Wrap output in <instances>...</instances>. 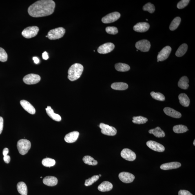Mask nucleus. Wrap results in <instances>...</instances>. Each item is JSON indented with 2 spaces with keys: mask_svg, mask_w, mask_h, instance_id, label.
Wrapping results in <instances>:
<instances>
[{
  "mask_svg": "<svg viewBox=\"0 0 195 195\" xmlns=\"http://www.w3.org/2000/svg\"><path fill=\"white\" fill-rule=\"evenodd\" d=\"M55 7V3L52 0H41L31 5L28 9V12L33 17H44L52 14Z\"/></svg>",
  "mask_w": 195,
  "mask_h": 195,
  "instance_id": "f257e3e1",
  "label": "nucleus"
},
{
  "mask_svg": "<svg viewBox=\"0 0 195 195\" xmlns=\"http://www.w3.org/2000/svg\"><path fill=\"white\" fill-rule=\"evenodd\" d=\"M83 70V65L79 63L73 64L68 71V78L71 81H75L80 78Z\"/></svg>",
  "mask_w": 195,
  "mask_h": 195,
  "instance_id": "f03ea898",
  "label": "nucleus"
},
{
  "mask_svg": "<svg viewBox=\"0 0 195 195\" xmlns=\"http://www.w3.org/2000/svg\"><path fill=\"white\" fill-rule=\"evenodd\" d=\"M17 148L19 153L22 155H24L28 153L31 148V143L26 139H21L18 141Z\"/></svg>",
  "mask_w": 195,
  "mask_h": 195,
  "instance_id": "7ed1b4c3",
  "label": "nucleus"
},
{
  "mask_svg": "<svg viewBox=\"0 0 195 195\" xmlns=\"http://www.w3.org/2000/svg\"><path fill=\"white\" fill-rule=\"evenodd\" d=\"M65 30L63 27H59L49 31L47 37L50 40L61 39L64 35Z\"/></svg>",
  "mask_w": 195,
  "mask_h": 195,
  "instance_id": "20e7f679",
  "label": "nucleus"
},
{
  "mask_svg": "<svg viewBox=\"0 0 195 195\" xmlns=\"http://www.w3.org/2000/svg\"><path fill=\"white\" fill-rule=\"evenodd\" d=\"M39 27L36 26H32L27 27L22 32V35L26 39H31L35 37L39 32Z\"/></svg>",
  "mask_w": 195,
  "mask_h": 195,
  "instance_id": "39448f33",
  "label": "nucleus"
},
{
  "mask_svg": "<svg viewBox=\"0 0 195 195\" xmlns=\"http://www.w3.org/2000/svg\"><path fill=\"white\" fill-rule=\"evenodd\" d=\"M99 127L101 129L102 134L105 135L114 136L117 134V130L115 127L101 123L100 124Z\"/></svg>",
  "mask_w": 195,
  "mask_h": 195,
  "instance_id": "423d86ee",
  "label": "nucleus"
},
{
  "mask_svg": "<svg viewBox=\"0 0 195 195\" xmlns=\"http://www.w3.org/2000/svg\"><path fill=\"white\" fill-rule=\"evenodd\" d=\"M41 80L40 76L37 74H30L25 76L23 80L27 84H35L39 82Z\"/></svg>",
  "mask_w": 195,
  "mask_h": 195,
  "instance_id": "0eeeda50",
  "label": "nucleus"
},
{
  "mask_svg": "<svg viewBox=\"0 0 195 195\" xmlns=\"http://www.w3.org/2000/svg\"><path fill=\"white\" fill-rule=\"evenodd\" d=\"M120 16V14L118 12L111 13L102 18V21L105 24L113 23L119 19Z\"/></svg>",
  "mask_w": 195,
  "mask_h": 195,
  "instance_id": "6e6552de",
  "label": "nucleus"
},
{
  "mask_svg": "<svg viewBox=\"0 0 195 195\" xmlns=\"http://www.w3.org/2000/svg\"><path fill=\"white\" fill-rule=\"evenodd\" d=\"M135 46L138 50L142 52H149L151 44L150 42L146 39H143L137 42Z\"/></svg>",
  "mask_w": 195,
  "mask_h": 195,
  "instance_id": "1a4fd4ad",
  "label": "nucleus"
},
{
  "mask_svg": "<svg viewBox=\"0 0 195 195\" xmlns=\"http://www.w3.org/2000/svg\"><path fill=\"white\" fill-rule=\"evenodd\" d=\"M121 156L126 160L129 161H133L136 159V156L135 153L130 149H124L121 152Z\"/></svg>",
  "mask_w": 195,
  "mask_h": 195,
  "instance_id": "9d476101",
  "label": "nucleus"
},
{
  "mask_svg": "<svg viewBox=\"0 0 195 195\" xmlns=\"http://www.w3.org/2000/svg\"><path fill=\"white\" fill-rule=\"evenodd\" d=\"M172 49L169 46H165L162 49L157 56V61H163L167 59L170 55Z\"/></svg>",
  "mask_w": 195,
  "mask_h": 195,
  "instance_id": "9b49d317",
  "label": "nucleus"
},
{
  "mask_svg": "<svg viewBox=\"0 0 195 195\" xmlns=\"http://www.w3.org/2000/svg\"><path fill=\"white\" fill-rule=\"evenodd\" d=\"M115 48L113 43H107L100 46L98 49V52L101 54H106L112 52Z\"/></svg>",
  "mask_w": 195,
  "mask_h": 195,
  "instance_id": "f8f14e48",
  "label": "nucleus"
},
{
  "mask_svg": "<svg viewBox=\"0 0 195 195\" xmlns=\"http://www.w3.org/2000/svg\"><path fill=\"white\" fill-rule=\"evenodd\" d=\"M118 178L123 183H130L134 181L135 176L131 173L124 172L120 173L118 175Z\"/></svg>",
  "mask_w": 195,
  "mask_h": 195,
  "instance_id": "ddd939ff",
  "label": "nucleus"
},
{
  "mask_svg": "<svg viewBox=\"0 0 195 195\" xmlns=\"http://www.w3.org/2000/svg\"><path fill=\"white\" fill-rule=\"evenodd\" d=\"M147 146L152 150L159 152H163L165 150V147L163 145L153 141H149L146 143Z\"/></svg>",
  "mask_w": 195,
  "mask_h": 195,
  "instance_id": "4468645a",
  "label": "nucleus"
},
{
  "mask_svg": "<svg viewBox=\"0 0 195 195\" xmlns=\"http://www.w3.org/2000/svg\"><path fill=\"white\" fill-rule=\"evenodd\" d=\"M150 28V25L146 22H140L137 24L134 27L135 31L143 33L147 31Z\"/></svg>",
  "mask_w": 195,
  "mask_h": 195,
  "instance_id": "2eb2a0df",
  "label": "nucleus"
},
{
  "mask_svg": "<svg viewBox=\"0 0 195 195\" xmlns=\"http://www.w3.org/2000/svg\"><path fill=\"white\" fill-rule=\"evenodd\" d=\"M20 103L24 110L31 114H34L36 113L35 109L33 106L26 100H23L20 102Z\"/></svg>",
  "mask_w": 195,
  "mask_h": 195,
  "instance_id": "dca6fc26",
  "label": "nucleus"
},
{
  "mask_svg": "<svg viewBox=\"0 0 195 195\" xmlns=\"http://www.w3.org/2000/svg\"><path fill=\"white\" fill-rule=\"evenodd\" d=\"M79 135V133L77 131H74L66 135L64 137L65 142L68 143H74L76 141Z\"/></svg>",
  "mask_w": 195,
  "mask_h": 195,
  "instance_id": "f3484780",
  "label": "nucleus"
},
{
  "mask_svg": "<svg viewBox=\"0 0 195 195\" xmlns=\"http://www.w3.org/2000/svg\"><path fill=\"white\" fill-rule=\"evenodd\" d=\"M181 165V164L179 162H172L163 164L160 166V168L162 170H167L179 168Z\"/></svg>",
  "mask_w": 195,
  "mask_h": 195,
  "instance_id": "a211bd4d",
  "label": "nucleus"
},
{
  "mask_svg": "<svg viewBox=\"0 0 195 195\" xmlns=\"http://www.w3.org/2000/svg\"><path fill=\"white\" fill-rule=\"evenodd\" d=\"M163 111L167 115L171 117L178 118L181 117V114L180 112L169 107H165Z\"/></svg>",
  "mask_w": 195,
  "mask_h": 195,
  "instance_id": "6ab92c4d",
  "label": "nucleus"
},
{
  "mask_svg": "<svg viewBox=\"0 0 195 195\" xmlns=\"http://www.w3.org/2000/svg\"><path fill=\"white\" fill-rule=\"evenodd\" d=\"M43 182L45 185L48 186L54 187L57 184L58 180L55 177L48 176L44 178Z\"/></svg>",
  "mask_w": 195,
  "mask_h": 195,
  "instance_id": "aec40b11",
  "label": "nucleus"
},
{
  "mask_svg": "<svg viewBox=\"0 0 195 195\" xmlns=\"http://www.w3.org/2000/svg\"><path fill=\"white\" fill-rule=\"evenodd\" d=\"M113 185L110 182L103 181L98 187V190L102 192H109L112 190Z\"/></svg>",
  "mask_w": 195,
  "mask_h": 195,
  "instance_id": "412c9836",
  "label": "nucleus"
},
{
  "mask_svg": "<svg viewBox=\"0 0 195 195\" xmlns=\"http://www.w3.org/2000/svg\"><path fill=\"white\" fill-rule=\"evenodd\" d=\"M47 114L49 117L56 121H60L61 120V116L55 113L54 111L50 106H47L46 109Z\"/></svg>",
  "mask_w": 195,
  "mask_h": 195,
  "instance_id": "4be33fe9",
  "label": "nucleus"
},
{
  "mask_svg": "<svg viewBox=\"0 0 195 195\" xmlns=\"http://www.w3.org/2000/svg\"><path fill=\"white\" fill-rule=\"evenodd\" d=\"M180 103L183 106L187 107L189 106L190 104V101L188 96L185 93L180 94L178 96Z\"/></svg>",
  "mask_w": 195,
  "mask_h": 195,
  "instance_id": "5701e85b",
  "label": "nucleus"
},
{
  "mask_svg": "<svg viewBox=\"0 0 195 195\" xmlns=\"http://www.w3.org/2000/svg\"><path fill=\"white\" fill-rule=\"evenodd\" d=\"M149 134H152L158 138L164 137L165 136V132L158 127L155 128L150 129L149 131Z\"/></svg>",
  "mask_w": 195,
  "mask_h": 195,
  "instance_id": "b1692460",
  "label": "nucleus"
},
{
  "mask_svg": "<svg viewBox=\"0 0 195 195\" xmlns=\"http://www.w3.org/2000/svg\"><path fill=\"white\" fill-rule=\"evenodd\" d=\"M111 87L114 90H124L128 88V85L126 83L118 82L113 83L111 85Z\"/></svg>",
  "mask_w": 195,
  "mask_h": 195,
  "instance_id": "393cba45",
  "label": "nucleus"
},
{
  "mask_svg": "<svg viewBox=\"0 0 195 195\" xmlns=\"http://www.w3.org/2000/svg\"><path fill=\"white\" fill-rule=\"evenodd\" d=\"M17 188L18 192L21 195H27L28 194V188L24 182H19L17 184Z\"/></svg>",
  "mask_w": 195,
  "mask_h": 195,
  "instance_id": "a878e982",
  "label": "nucleus"
},
{
  "mask_svg": "<svg viewBox=\"0 0 195 195\" xmlns=\"http://www.w3.org/2000/svg\"><path fill=\"white\" fill-rule=\"evenodd\" d=\"M189 80L187 76H184L180 78L178 82V86L183 89H187L188 88Z\"/></svg>",
  "mask_w": 195,
  "mask_h": 195,
  "instance_id": "bb28decb",
  "label": "nucleus"
},
{
  "mask_svg": "<svg viewBox=\"0 0 195 195\" xmlns=\"http://www.w3.org/2000/svg\"><path fill=\"white\" fill-rule=\"evenodd\" d=\"M188 46L187 44L184 43L179 47L176 52V55L178 57H181L187 52Z\"/></svg>",
  "mask_w": 195,
  "mask_h": 195,
  "instance_id": "cd10ccee",
  "label": "nucleus"
},
{
  "mask_svg": "<svg viewBox=\"0 0 195 195\" xmlns=\"http://www.w3.org/2000/svg\"><path fill=\"white\" fill-rule=\"evenodd\" d=\"M115 67L116 70L119 72H127L130 69V66L125 63H116Z\"/></svg>",
  "mask_w": 195,
  "mask_h": 195,
  "instance_id": "c85d7f7f",
  "label": "nucleus"
},
{
  "mask_svg": "<svg viewBox=\"0 0 195 195\" xmlns=\"http://www.w3.org/2000/svg\"><path fill=\"white\" fill-rule=\"evenodd\" d=\"M173 131L176 134H182L187 132L188 131L187 127L186 126L183 125H178L175 126L173 127Z\"/></svg>",
  "mask_w": 195,
  "mask_h": 195,
  "instance_id": "c756f323",
  "label": "nucleus"
},
{
  "mask_svg": "<svg viewBox=\"0 0 195 195\" xmlns=\"http://www.w3.org/2000/svg\"><path fill=\"white\" fill-rule=\"evenodd\" d=\"M83 160L84 163L89 165H96L98 164V162L90 156H84Z\"/></svg>",
  "mask_w": 195,
  "mask_h": 195,
  "instance_id": "7c9ffc66",
  "label": "nucleus"
},
{
  "mask_svg": "<svg viewBox=\"0 0 195 195\" xmlns=\"http://www.w3.org/2000/svg\"><path fill=\"white\" fill-rule=\"evenodd\" d=\"M181 18L177 17L173 20L169 26V29L171 31H174L177 28L181 22Z\"/></svg>",
  "mask_w": 195,
  "mask_h": 195,
  "instance_id": "2f4dec72",
  "label": "nucleus"
},
{
  "mask_svg": "<svg viewBox=\"0 0 195 195\" xmlns=\"http://www.w3.org/2000/svg\"><path fill=\"white\" fill-rule=\"evenodd\" d=\"M133 123L138 124H144L148 121L147 118L142 116H134L133 118Z\"/></svg>",
  "mask_w": 195,
  "mask_h": 195,
  "instance_id": "473e14b6",
  "label": "nucleus"
},
{
  "mask_svg": "<svg viewBox=\"0 0 195 195\" xmlns=\"http://www.w3.org/2000/svg\"><path fill=\"white\" fill-rule=\"evenodd\" d=\"M43 165L46 167H51L55 165V160L50 158L44 159L42 162Z\"/></svg>",
  "mask_w": 195,
  "mask_h": 195,
  "instance_id": "72a5a7b5",
  "label": "nucleus"
},
{
  "mask_svg": "<svg viewBox=\"0 0 195 195\" xmlns=\"http://www.w3.org/2000/svg\"><path fill=\"white\" fill-rule=\"evenodd\" d=\"M150 95L153 98L158 101H165V96L159 92L156 93L152 92L150 93Z\"/></svg>",
  "mask_w": 195,
  "mask_h": 195,
  "instance_id": "f704fd0d",
  "label": "nucleus"
},
{
  "mask_svg": "<svg viewBox=\"0 0 195 195\" xmlns=\"http://www.w3.org/2000/svg\"><path fill=\"white\" fill-rule=\"evenodd\" d=\"M99 177L98 175H94L92 178H88L85 180V185L86 186L88 187L89 186L92 185L94 183L99 179Z\"/></svg>",
  "mask_w": 195,
  "mask_h": 195,
  "instance_id": "c9c22d12",
  "label": "nucleus"
},
{
  "mask_svg": "<svg viewBox=\"0 0 195 195\" xmlns=\"http://www.w3.org/2000/svg\"><path fill=\"white\" fill-rule=\"evenodd\" d=\"M143 10L144 11H147L151 14H152L155 11V7L154 5L150 3H148L144 5Z\"/></svg>",
  "mask_w": 195,
  "mask_h": 195,
  "instance_id": "e433bc0d",
  "label": "nucleus"
},
{
  "mask_svg": "<svg viewBox=\"0 0 195 195\" xmlns=\"http://www.w3.org/2000/svg\"><path fill=\"white\" fill-rule=\"evenodd\" d=\"M8 58V55L4 49L0 47V61H6Z\"/></svg>",
  "mask_w": 195,
  "mask_h": 195,
  "instance_id": "4c0bfd02",
  "label": "nucleus"
},
{
  "mask_svg": "<svg viewBox=\"0 0 195 195\" xmlns=\"http://www.w3.org/2000/svg\"><path fill=\"white\" fill-rule=\"evenodd\" d=\"M105 31L107 33L115 35L117 34L118 32V29L116 27H108L105 28Z\"/></svg>",
  "mask_w": 195,
  "mask_h": 195,
  "instance_id": "58836bf2",
  "label": "nucleus"
},
{
  "mask_svg": "<svg viewBox=\"0 0 195 195\" xmlns=\"http://www.w3.org/2000/svg\"><path fill=\"white\" fill-rule=\"evenodd\" d=\"M190 2L189 0H182L178 4L177 7L178 9H181L185 8L188 5Z\"/></svg>",
  "mask_w": 195,
  "mask_h": 195,
  "instance_id": "ea45409f",
  "label": "nucleus"
},
{
  "mask_svg": "<svg viewBox=\"0 0 195 195\" xmlns=\"http://www.w3.org/2000/svg\"><path fill=\"white\" fill-rule=\"evenodd\" d=\"M178 195H193L189 191L185 190H180L178 192Z\"/></svg>",
  "mask_w": 195,
  "mask_h": 195,
  "instance_id": "a19ab883",
  "label": "nucleus"
},
{
  "mask_svg": "<svg viewBox=\"0 0 195 195\" xmlns=\"http://www.w3.org/2000/svg\"><path fill=\"white\" fill-rule=\"evenodd\" d=\"M3 127V119L2 117H0V134L2 132Z\"/></svg>",
  "mask_w": 195,
  "mask_h": 195,
  "instance_id": "79ce46f5",
  "label": "nucleus"
},
{
  "mask_svg": "<svg viewBox=\"0 0 195 195\" xmlns=\"http://www.w3.org/2000/svg\"><path fill=\"white\" fill-rule=\"evenodd\" d=\"M3 160L5 163H9L10 161L11 158L10 156L7 155L4 156Z\"/></svg>",
  "mask_w": 195,
  "mask_h": 195,
  "instance_id": "37998d69",
  "label": "nucleus"
},
{
  "mask_svg": "<svg viewBox=\"0 0 195 195\" xmlns=\"http://www.w3.org/2000/svg\"><path fill=\"white\" fill-rule=\"evenodd\" d=\"M42 58L43 59L46 60L49 59V56L48 53L46 52H45L42 54Z\"/></svg>",
  "mask_w": 195,
  "mask_h": 195,
  "instance_id": "c03bdc74",
  "label": "nucleus"
},
{
  "mask_svg": "<svg viewBox=\"0 0 195 195\" xmlns=\"http://www.w3.org/2000/svg\"><path fill=\"white\" fill-rule=\"evenodd\" d=\"M9 152V150L8 148H5L3 149V154L4 156H6L8 154Z\"/></svg>",
  "mask_w": 195,
  "mask_h": 195,
  "instance_id": "a18cd8bd",
  "label": "nucleus"
},
{
  "mask_svg": "<svg viewBox=\"0 0 195 195\" xmlns=\"http://www.w3.org/2000/svg\"><path fill=\"white\" fill-rule=\"evenodd\" d=\"M33 59L34 63L36 64H38L39 63V60L37 57H34Z\"/></svg>",
  "mask_w": 195,
  "mask_h": 195,
  "instance_id": "49530a36",
  "label": "nucleus"
},
{
  "mask_svg": "<svg viewBox=\"0 0 195 195\" xmlns=\"http://www.w3.org/2000/svg\"><path fill=\"white\" fill-rule=\"evenodd\" d=\"M193 144H194V146L195 145V140H194V143H193Z\"/></svg>",
  "mask_w": 195,
  "mask_h": 195,
  "instance_id": "de8ad7c7",
  "label": "nucleus"
},
{
  "mask_svg": "<svg viewBox=\"0 0 195 195\" xmlns=\"http://www.w3.org/2000/svg\"><path fill=\"white\" fill-rule=\"evenodd\" d=\"M99 177H101V175L99 174Z\"/></svg>",
  "mask_w": 195,
  "mask_h": 195,
  "instance_id": "09e8293b",
  "label": "nucleus"
},
{
  "mask_svg": "<svg viewBox=\"0 0 195 195\" xmlns=\"http://www.w3.org/2000/svg\"><path fill=\"white\" fill-rule=\"evenodd\" d=\"M46 37H47V36H46Z\"/></svg>",
  "mask_w": 195,
  "mask_h": 195,
  "instance_id": "8fccbe9b",
  "label": "nucleus"
},
{
  "mask_svg": "<svg viewBox=\"0 0 195 195\" xmlns=\"http://www.w3.org/2000/svg\"><path fill=\"white\" fill-rule=\"evenodd\" d=\"M146 21H148V19H146Z\"/></svg>",
  "mask_w": 195,
  "mask_h": 195,
  "instance_id": "3c124183",
  "label": "nucleus"
},
{
  "mask_svg": "<svg viewBox=\"0 0 195 195\" xmlns=\"http://www.w3.org/2000/svg\"><path fill=\"white\" fill-rule=\"evenodd\" d=\"M42 178V177H41V178Z\"/></svg>",
  "mask_w": 195,
  "mask_h": 195,
  "instance_id": "603ef678",
  "label": "nucleus"
}]
</instances>
